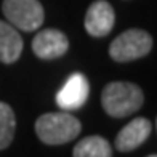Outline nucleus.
Returning <instances> with one entry per match:
<instances>
[{
  "label": "nucleus",
  "instance_id": "9d476101",
  "mask_svg": "<svg viewBox=\"0 0 157 157\" xmlns=\"http://www.w3.org/2000/svg\"><path fill=\"white\" fill-rule=\"evenodd\" d=\"M72 157H112V147L106 138L91 135L74 146Z\"/></svg>",
  "mask_w": 157,
  "mask_h": 157
},
{
  "label": "nucleus",
  "instance_id": "7ed1b4c3",
  "mask_svg": "<svg viewBox=\"0 0 157 157\" xmlns=\"http://www.w3.org/2000/svg\"><path fill=\"white\" fill-rule=\"evenodd\" d=\"M152 48V37L143 29H128L109 45V56L117 63H128L146 56Z\"/></svg>",
  "mask_w": 157,
  "mask_h": 157
},
{
  "label": "nucleus",
  "instance_id": "6e6552de",
  "mask_svg": "<svg viewBox=\"0 0 157 157\" xmlns=\"http://www.w3.org/2000/svg\"><path fill=\"white\" fill-rule=\"evenodd\" d=\"M149 135H151V122L146 117L133 119L116 136V147L120 152L133 151L149 138Z\"/></svg>",
  "mask_w": 157,
  "mask_h": 157
},
{
  "label": "nucleus",
  "instance_id": "0eeeda50",
  "mask_svg": "<svg viewBox=\"0 0 157 157\" xmlns=\"http://www.w3.org/2000/svg\"><path fill=\"white\" fill-rule=\"evenodd\" d=\"M69 48L66 34L58 29H44L35 34L32 40V52L40 59H56Z\"/></svg>",
  "mask_w": 157,
  "mask_h": 157
},
{
  "label": "nucleus",
  "instance_id": "39448f33",
  "mask_svg": "<svg viewBox=\"0 0 157 157\" xmlns=\"http://www.w3.org/2000/svg\"><path fill=\"white\" fill-rule=\"evenodd\" d=\"M90 95V83L88 78L82 72H74L69 75L66 83L56 95V104L63 111H75L80 109L87 103Z\"/></svg>",
  "mask_w": 157,
  "mask_h": 157
},
{
  "label": "nucleus",
  "instance_id": "423d86ee",
  "mask_svg": "<svg viewBox=\"0 0 157 157\" xmlns=\"http://www.w3.org/2000/svg\"><path fill=\"white\" fill-rule=\"evenodd\" d=\"M116 23V13L109 2L96 0L93 2L87 13H85V29L93 37H104L108 35Z\"/></svg>",
  "mask_w": 157,
  "mask_h": 157
},
{
  "label": "nucleus",
  "instance_id": "f8f14e48",
  "mask_svg": "<svg viewBox=\"0 0 157 157\" xmlns=\"http://www.w3.org/2000/svg\"><path fill=\"white\" fill-rule=\"evenodd\" d=\"M147 157H155V155H154V154H151V155H147Z\"/></svg>",
  "mask_w": 157,
  "mask_h": 157
},
{
  "label": "nucleus",
  "instance_id": "f03ea898",
  "mask_svg": "<svg viewBox=\"0 0 157 157\" xmlns=\"http://www.w3.org/2000/svg\"><path fill=\"white\" fill-rule=\"evenodd\" d=\"M144 101L143 91L132 82H111L101 93L104 111L111 117H127L136 112Z\"/></svg>",
  "mask_w": 157,
  "mask_h": 157
},
{
  "label": "nucleus",
  "instance_id": "f257e3e1",
  "mask_svg": "<svg viewBox=\"0 0 157 157\" xmlns=\"http://www.w3.org/2000/svg\"><path fill=\"white\" fill-rule=\"evenodd\" d=\"M80 120L66 112H47L35 120V133L42 143L50 146L64 144L78 136Z\"/></svg>",
  "mask_w": 157,
  "mask_h": 157
},
{
  "label": "nucleus",
  "instance_id": "9b49d317",
  "mask_svg": "<svg viewBox=\"0 0 157 157\" xmlns=\"http://www.w3.org/2000/svg\"><path fill=\"white\" fill-rule=\"evenodd\" d=\"M16 130L15 112L6 103L0 101V151L10 146Z\"/></svg>",
  "mask_w": 157,
  "mask_h": 157
},
{
  "label": "nucleus",
  "instance_id": "20e7f679",
  "mask_svg": "<svg viewBox=\"0 0 157 157\" xmlns=\"http://www.w3.org/2000/svg\"><path fill=\"white\" fill-rule=\"evenodd\" d=\"M2 10L8 23L24 32H32L44 24L45 11L39 0H3Z\"/></svg>",
  "mask_w": 157,
  "mask_h": 157
},
{
  "label": "nucleus",
  "instance_id": "1a4fd4ad",
  "mask_svg": "<svg viewBox=\"0 0 157 157\" xmlns=\"http://www.w3.org/2000/svg\"><path fill=\"white\" fill-rule=\"evenodd\" d=\"M23 39L10 23L0 19V61L11 64L19 59L23 53Z\"/></svg>",
  "mask_w": 157,
  "mask_h": 157
}]
</instances>
